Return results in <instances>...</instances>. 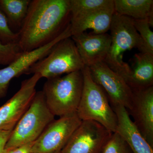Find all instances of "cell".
Returning a JSON list of instances; mask_svg holds the SVG:
<instances>
[{
  "instance_id": "24",
  "label": "cell",
  "mask_w": 153,
  "mask_h": 153,
  "mask_svg": "<svg viewBox=\"0 0 153 153\" xmlns=\"http://www.w3.org/2000/svg\"><path fill=\"white\" fill-rule=\"evenodd\" d=\"M35 142L27 143L16 148L6 151L5 153H33V146Z\"/></svg>"
},
{
  "instance_id": "16",
  "label": "cell",
  "mask_w": 153,
  "mask_h": 153,
  "mask_svg": "<svg viewBox=\"0 0 153 153\" xmlns=\"http://www.w3.org/2000/svg\"><path fill=\"white\" fill-rule=\"evenodd\" d=\"M130 68L125 80L133 92L153 86V54L142 52L135 54Z\"/></svg>"
},
{
  "instance_id": "2",
  "label": "cell",
  "mask_w": 153,
  "mask_h": 153,
  "mask_svg": "<svg viewBox=\"0 0 153 153\" xmlns=\"http://www.w3.org/2000/svg\"><path fill=\"white\" fill-rule=\"evenodd\" d=\"M83 85L82 70L47 79L42 91L52 114L61 117L76 112Z\"/></svg>"
},
{
  "instance_id": "17",
  "label": "cell",
  "mask_w": 153,
  "mask_h": 153,
  "mask_svg": "<svg viewBox=\"0 0 153 153\" xmlns=\"http://www.w3.org/2000/svg\"><path fill=\"white\" fill-rule=\"evenodd\" d=\"M116 13L134 20L148 19L153 26V0H114Z\"/></svg>"
},
{
  "instance_id": "8",
  "label": "cell",
  "mask_w": 153,
  "mask_h": 153,
  "mask_svg": "<svg viewBox=\"0 0 153 153\" xmlns=\"http://www.w3.org/2000/svg\"><path fill=\"white\" fill-rule=\"evenodd\" d=\"M81 122L76 112L54 120L35 141L33 153L61 152Z\"/></svg>"
},
{
  "instance_id": "18",
  "label": "cell",
  "mask_w": 153,
  "mask_h": 153,
  "mask_svg": "<svg viewBox=\"0 0 153 153\" xmlns=\"http://www.w3.org/2000/svg\"><path fill=\"white\" fill-rule=\"evenodd\" d=\"M31 0H0V10L12 28L20 30L26 16Z\"/></svg>"
},
{
  "instance_id": "11",
  "label": "cell",
  "mask_w": 153,
  "mask_h": 153,
  "mask_svg": "<svg viewBox=\"0 0 153 153\" xmlns=\"http://www.w3.org/2000/svg\"><path fill=\"white\" fill-rule=\"evenodd\" d=\"M71 36L70 25L61 35L51 43L33 51L23 52L16 59L5 68L0 69V99L6 96L12 79L25 74L33 64L46 57L59 41Z\"/></svg>"
},
{
  "instance_id": "13",
  "label": "cell",
  "mask_w": 153,
  "mask_h": 153,
  "mask_svg": "<svg viewBox=\"0 0 153 153\" xmlns=\"http://www.w3.org/2000/svg\"><path fill=\"white\" fill-rule=\"evenodd\" d=\"M71 37L85 66L89 67L104 62L111 44V38L109 34H88L84 33Z\"/></svg>"
},
{
  "instance_id": "12",
  "label": "cell",
  "mask_w": 153,
  "mask_h": 153,
  "mask_svg": "<svg viewBox=\"0 0 153 153\" xmlns=\"http://www.w3.org/2000/svg\"><path fill=\"white\" fill-rule=\"evenodd\" d=\"M133 122L153 148V86L133 92L131 110Z\"/></svg>"
},
{
  "instance_id": "5",
  "label": "cell",
  "mask_w": 153,
  "mask_h": 153,
  "mask_svg": "<svg viewBox=\"0 0 153 153\" xmlns=\"http://www.w3.org/2000/svg\"><path fill=\"white\" fill-rule=\"evenodd\" d=\"M55 117L47 106L42 91L36 92L30 106L12 131L5 150L35 142Z\"/></svg>"
},
{
  "instance_id": "23",
  "label": "cell",
  "mask_w": 153,
  "mask_h": 153,
  "mask_svg": "<svg viewBox=\"0 0 153 153\" xmlns=\"http://www.w3.org/2000/svg\"><path fill=\"white\" fill-rule=\"evenodd\" d=\"M18 33L11 29L4 14L0 10V42L4 44L18 43Z\"/></svg>"
},
{
  "instance_id": "20",
  "label": "cell",
  "mask_w": 153,
  "mask_h": 153,
  "mask_svg": "<svg viewBox=\"0 0 153 153\" xmlns=\"http://www.w3.org/2000/svg\"><path fill=\"white\" fill-rule=\"evenodd\" d=\"M134 27L142 40L143 47L142 53L153 54V32L148 19L134 20Z\"/></svg>"
},
{
  "instance_id": "7",
  "label": "cell",
  "mask_w": 153,
  "mask_h": 153,
  "mask_svg": "<svg viewBox=\"0 0 153 153\" xmlns=\"http://www.w3.org/2000/svg\"><path fill=\"white\" fill-rule=\"evenodd\" d=\"M88 67L92 79L104 90L111 106L121 105L130 111L133 92L124 79L104 62Z\"/></svg>"
},
{
  "instance_id": "26",
  "label": "cell",
  "mask_w": 153,
  "mask_h": 153,
  "mask_svg": "<svg viewBox=\"0 0 153 153\" xmlns=\"http://www.w3.org/2000/svg\"><path fill=\"white\" fill-rule=\"evenodd\" d=\"M56 153H61V152H58Z\"/></svg>"
},
{
  "instance_id": "15",
  "label": "cell",
  "mask_w": 153,
  "mask_h": 153,
  "mask_svg": "<svg viewBox=\"0 0 153 153\" xmlns=\"http://www.w3.org/2000/svg\"><path fill=\"white\" fill-rule=\"evenodd\" d=\"M114 13V5L107 8L71 18L70 26L72 36L84 33L87 30H92L95 34L106 33L110 28Z\"/></svg>"
},
{
  "instance_id": "14",
  "label": "cell",
  "mask_w": 153,
  "mask_h": 153,
  "mask_svg": "<svg viewBox=\"0 0 153 153\" xmlns=\"http://www.w3.org/2000/svg\"><path fill=\"white\" fill-rule=\"evenodd\" d=\"M117 117L115 132L127 144L133 153H153L149 144L131 119L127 109L121 105L113 107Z\"/></svg>"
},
{
  "instance_id": "10",
  "label": "cell",
  "mask_w": 153,
  "mask_h": 153,
  "mask_svg": "<svg viewBox=\"0 0 153 153\" xmlns=\"http://www.w3.org/2000/svg\"><path fill=\"white\" fill-rule=\"evenodd\" d=\"M41 78L40 74H35L23 80L19 91L0 107V131L13 130L30 106L37 92L36 85Z\"/></svg>"
},
{
  "instance_id": "25",
  "label": "cell",
  "mask_w": 153,
  "mask_h": 153,
  "mask_svg": "<svg viewBox=\"0 0 153 153\" xmlns=\"http://www.w3.org/2000/svg\"><path fill=\"white\" fill-rule=\"evenodd\" d=\"M12 131H0V153H5V146Z\"/></svg>"
},
{
  "instance_id": "4",
  "label": "cell",
  "mask_w": 153,
  "mask_h": 153,
  "mask_svg": "<svg viewBox=\"0 0 153 153\" xmlns=\"http://www.w3.org/2000/svg\"><path fill=\"white\" fill-rule=\"evenodd\" d=\"M82 95L76 113L81 120L98 123L112 133L115 132L117 117L105 92L92 79L89 68L84 66Z\"/></svg>"
},
{
  "instance_id": "22",
  "label": "cell",
  "mask_w": 153,
  "mask_h": 153,
  "mask_svg": "<svg viewBox=\"0 0 153 153\" xmlns=\"http://www.w3.org/2000/svg\"><path fill=\"white\" fill-rule=\"evenodd\" d=\"M23 52L18 43L4 44L0 42V65L7 66Z\"/></svg>"
},
{
  "instance_id": "21",
  "label": "cell",
  "mask_w": 153,
  "mask_h": 153,
  "mask_svg": "<svg viewBox=\"0 0 153 153\" xmlns=\"http://www.w3.org/2000/svg\"><path fill=\"white\" fill-rule=\"evenodd\" d=\"M100 153H133L118 134L113 133Z\"/></svg>"
},
{
  "instance_id": "6",
  "label": "cell",
  "mask_w": 153,
  "mask_h": 153,
  "mask_svg": "<svg viewBox=\"0 0 153 153\" xmlns=\"http://www.w3.org/2000/svg\"><path fill=\"white\" fill-rule=\"evenodd\" d=\"M71 37L63 39L46 56L33 64L25 74H39L47 79L82 70L84 67Z\"/></svg>"
},
{
  "instance_id": "19",
  "label": "cell",
  "mask_w": 153,
  "mask_h": 153,
  "mask_svg": "<svg viewBox=\"0 0 153 153\" xmlns=\"http://www.w3.org/2000/svg\"><path fill=\"white\" fill-rule=\"evenodd\" d=\"M71 18L114 6V0H69Z\"/></svg>"
},
{
  "instance_id": "3",
  "label": "cell",
  "mask_w": 153,
  "mask_h": 153,
  "mask_svg": "<svg viewBox=\"0 0 153 153\" xmlns=\"http://www.w3.org/2000/svg\"><path fill=\"white\" fill-rule=\"evenodd\" d=\"M109 30L111 44L104 62L125 80L131 68L123 59L124 53L134 48L141 52L143 47V41L134 27L133 19L115 12Z\"/></svg>"
},
{
  "instance_id": "9",
  "label": "cell",
  "mask_w": 153,
  "mask_h": 153,
  "mask_svg": "<svg viewBox=\"0 0 153 153\" xmlns=\"http://www.w3.org/2000/svg\"><path fill=\"white\" fill-rule=\"evenodd\" d=\"M113 133L97 122L82 120L60 152L100 153Z\"/></svg>"
},
{
  "instance_id": "1",
  "label": "cell",
  "mask_w": 153,
  "mask_h": 153,
  "mask_svg": "<svg viewBox=\"0 0 153 153\" xmlns=\"http://www.w3.org/2000/svg\"><path fill=\"white\" fill-rule=\"evenodd\" d=\"M69 0H32L18 32V44L23 52L51 43L70 25Z\"/></svg>"
}]
</instances>
